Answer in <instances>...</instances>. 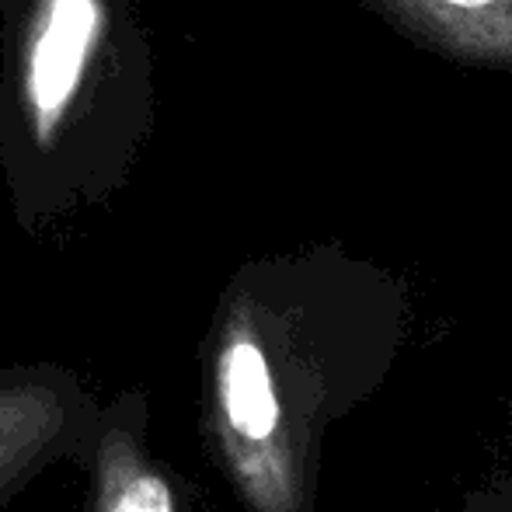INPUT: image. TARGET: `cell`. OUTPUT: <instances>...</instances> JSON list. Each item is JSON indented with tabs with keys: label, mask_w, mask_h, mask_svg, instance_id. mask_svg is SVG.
Returning <instances> with one entry per match:
<instances>
[{
	"label": "cell",
	"mask_w": 512,
	"mask_h": 512,
	"mask_svg": "<svg viewBox=\"0 0 512 512\" xmlns=\"http://www.w3.org/2000/svg\"><path fill=\"white\" fill-rule=\"evenodd\" d=\"M401 324L380 304L244 293L203 349L206 457L244 512H317L328 436L384 387Z\"/></svg>",
	"instance_id": "obj_1"
},
{
	"label": "cell",
	"mask_w": 512,
	"mask_h": 512,
	"mask_svg": "<svg viewBox=\"0 0 512 512\" xmlns=\"http://www.w3.org/2000/svg\"><path fill=\"white\" fill-rule=\"evenodd\" d=\"M102 401L60 363L0 366V512L49 467L77 464Z\"/></svg>",
	"instance_id": "obj_2"
},
{
	"label": "cell",
	"mask_w": 512,
	"mask_h": 512,
	"mask_svg": "<svg viewBox=\"0 0 512 512\" xmlns=\"http://www.w3.org/2000/svg\"><path fill=\"white\" fill-rule=\"evenodd\" d=\"M77 467L88 474L84 512H196L189 481L154 453L143 387H126L98 408Z\"/></svg>",
	"instance_id": "obj_3"
},
{
	"label": "cell",
	"mask_w": 512,
	"mask_h": 512,
	"mask_svg": "<svg viewBox=\"0 0 512 512\" xmlns=\"http://www.w3.org/2000/svg\"><path fill=\"white\" fill-rule=\"evenodd\" d=\"M91 0H56L46 35L32 56V98L42 112H53L67 102L81 74L84 49L91 39Z\"/></svg>",
	"instance_id": "obj_4"
},
{
	"label": "cell",
	"mask_w": 512,
	"mask_h": 512,
	"mask_svg": "<svg viewBox=\"0 0 512 512\" xmlns=\"http://www.w3.org/2000/svg\"><path fill=\"white\" fill-rule=\"evenodd\" d=\"M450 512H512V460L506 464V471H499L492 481L467 492L464 502Z\"/></svg>",
	"instance_id": "obj_5"
},
{
	"label": "cell",
	"mask_w": 512,
	"mask_h": 512,
	"mask_svg": "<svg viewBox=\"0 0 512 512\" xmlns=\"http://www.w3.org/2000/svg\"><path fill=\"white\" fill-rule=\"evenodd\" d=\"M446 4H457V7H485L492 0H446Z\"/></svg>",
	"instance_id": "obj_6"
}]
</instances>
